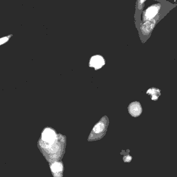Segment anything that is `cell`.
I'll return each mask as SVG.
<instances>
[{
    "instance_id": "3957f363",
    "label": "cell",
    "mask_w": 177,
    "mask_h": 177,
    "mask_svg": "<svg viewBox=\"0 0 177 177\" xmlns=\"http://www.w3.org/2000/svg\"><path fill=\"white\" fill-rule=\"evenodd\" d=\"M57 139L56 131L51 128L46 127L42 131L41 139L45 143L51 145L55 143Z\"/></svg>"
},
{
    "instance_id": "5b68a950",
    "label": "cell",
    "mask_w": 177,
    "mask_h": 177,
    "mask_svg": "<svg viewBox=\"0 0 177 177\" xmlns=\"http://www.w3.org/2000/svg\"><path fill=\"white\" fill-rule=\"evenodd\" d=\"M146 93L150 97L152 101H157L161 95V90L156 87H151L146 91Z\"/></svg>"
},
{
    "instance_id": "52a82bcc",
    "label": "cell",
    "mask_w": 177,
    "mask_h": 177,
    "mask_svg": "<svg viewBox=\"0 0 177 177\" xmlns=\"http://www.w3.org/2000/svg\"><path fill=\"white\" fill-rule=\"evenodd\" d=\"M13 36V34H9L5 36H3L0 38V46L4 44H5L10 40L11 37Z\"/></svg>"
},
{
    "instance_id": "8992f818",
    "label": "cell",
    "mask_w": 177,
    "mask_h": 177,
    "mask_svg": "<svg viewBox=\"0 0 177 177\" xmlns=\"http://www.w3.org/2000/svg\"><path fill=\"white\" fill-rule=\"evenodd\" d=\"M158 9L156 7H152L149 9L146 13V16L148 18H151L155 16L157 13Z\"/></svg>"
},
{
    "instance_id": "6da1fadb",
    "label": "cell",
    "mask_w": 177,
    "mask_h": 177,
    "mask_svg": "<svg viewBox=\"0 0 177 177\" xmlns=\"http://www.w3.org/2000/svg\"><path fill=\"white\" fill-rule=\"evenodd\" d=\"M109 124V120L107 116L102 117L92 128L88 136V141H94L102 138L106 133Z\"/></svg>"
},
{
    "instance_id": "7a4b0ae2",
    "label": "cell",
    "mask_w": 177,
    "mask_h": 177,
    "mask_svg": "<svg viewBox=\"0 0 177 177\" xmlns=\"http://www.w3.org/2000/svg\"><path fill=\"white\" fill-rule=\"evenodd\" d=\"M106 64V60L101 55H93L88 61V66L93 68L95 70H98L103 68Z\"/></svg>"
},
{
    "instance_id": "277c9868",
    "label": "cell",
    "mask_w": 177,
    "mask_h": 177,
    "mask_svg": "<svg viewBox=\"0 0 177 177\" xmlns=\"http://www.w3.org/2000/svg\"><path fill=\"white\" fill-rule=\"evenodd\" d=\"M128 110L129 114L133 118L140 117L143 111L142 105L139 101H134L130 103L128 106Z\"/></svg>"
},
{
    "instance_id": "ba28073f",
    "label": "cell",
    "mask_w": 177,
    "mask_h": 177,
    "mask_svg": "<svg viewBox=\"0 0 177 177\" xmlns=\"http://www.w3.org/2000/svg\"><path fill=\"white\" fill-rule=\"evenodd\" d=\"M62 165L58 163H55L53 164L51 166V169L53 172H60L62 170Z\"/></svg>"
}]
</instances>
